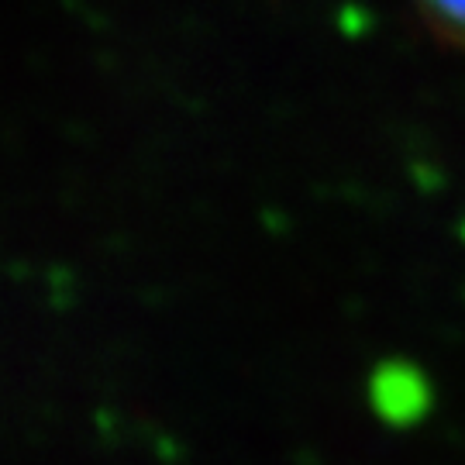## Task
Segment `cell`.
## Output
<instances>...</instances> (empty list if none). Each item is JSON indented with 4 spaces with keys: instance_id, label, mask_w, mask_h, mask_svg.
I'll list each match as a JSON object with an SVG mask.
<instances>
[{
    "instance_id": "6da1fadb",
    "label": "cell",
    "mask_w": 465,
    "mask_h": 465,
    "mask_svg": "<svg viewBox=\"0 0 465 465\" xmlns=\"http://www.w3.org/2000/svg\"><path fill=\"white\" fill-rule=\"evenodd\" d=\"M424 4H428V11L434 15L441 32L465 38V0H424Z\"/></svg>"
}]
</instances>
